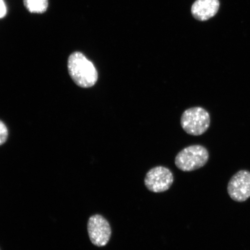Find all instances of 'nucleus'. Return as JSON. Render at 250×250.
Returning <instances> with one entry per match:
<instances>
[{"mask_svg": "<svg viewBox=\"0 0 250 250\" xmlns=\"http://www.w3.org/2000/svg\"><path fill=\"white\" fill-rule=\"evenodd\" d=\"M220 2L218 0H197L191 8L193 17L200 21H206L217 13Z\"/></svg>", "mask_w": 250, "mask_h": 250, "instance_id": "0eeeda50", "label": "nucleus"}, {"mask_svg": "<svg viewBox=\"0 0 250 250\" xmlns=\"http://www.w3.org/2000/svg\"><path fill=\"white\" fill-rule=\"evenodd\" d=\"M8 136L7 127L5 125L0 121V146L3 145L7 141Z\"/></svg>", "mask_w": 250, "mask_h": 250, "instance_id": "1a4fd4ad", "label": "nucleus"}, {"mask_svg": "<svg viewBox=\"0 0 250 250\" xmlns=\"http://www.w3.org/2000/svg\"><path fill=\"white\" fill-rule=\"evenodd\" d=\"M210 125V114L201 107L187 109L181 118V127L190 135H202L208 130Z\"/></svg>", "mask_w": 250, "mask_h": 250, "instance_id": "7ed1b4c3", "label": "nucleus"}, {"mask_svg": "<svg viewBox=\"0 0 250 250\" xmlns=\"http://www.w3.org/2000/svg\"><path fill=\"white\" fill-rule=\"evenodd\" d=\"M68 70L74 82L83 88L92 87L98 80L95 65L82 53L74 52L69 56Z\"/></svg>", "mask_w": 250, "mask_h": 250, "instance_id": "f257e3e1", "label": "nucleus"}, {"mask_svg": "<svg viewBox=\"0 0 250 250\" xmlns=\"http://www.w3.org/2000/svg\"><path fill=\"white\" fill-rule=\"evenodd\" d=\"M173 181V174L170 169L164 167H156L146 174L145 184L150 191L161 193L169 189Z\"/></svg>", "mask_w": 250, "mask_h": 250, "instance_id": "39448f33", "label": "nucleus"}, {"mask_svg": "<svg viewBox=\"0 0 250 250\" xmlns=\"http://www.w3.org/2000/svg\"><path fill=\"white\" fill-rule=\"evenodd\" d=\"M25 7L31 13L42 14L46 11L48 0H24Z\"/></svg>", "mask_w": 250, "mask_h": 250, "instance_id": "6e6552de", "label": "nucleus"}, {"mask_svg": "<svg viewBox=\"0 0 250 250\" xmlns=\"http://www.w3.org/2000/svg\"><path fill=\"white\" fill-rule=\"evenodd\" d=\"M7 11V7H6L4 0H0V19L5 17Z\"/></svg>", "mask_w": 250, "mask_h": 250, "instance_id": "9d476101", "label": "nucleus"}, {"mask_svg": "<svg viewBox=\"0 0 250 250\" xmlns=\"http://www.w3.org/2000/svg\"><path fill=\"white\" fill-rule=\"evenodd\" d=\"M228 192L231 199L237 202L250 198V172L240 170L234 174L228 183Z\"/></svg>", "mask_w": 250, "mask_h": 250, "instance_id": "423d86ee", "label": "nucleus"}, {"mask_svg": "<svg viewBox=\"0 0 250 250\" xmlns=\"http://www.w3.org/2000/svg\"><path fill=\"white\" fill-rule=\"evenodd\" d=\"M208 158L207 149L201 145H193L181 150L175 158V165L181 171H192L204 167Z\"/></svg>", "mask_w": 250, "mask_h": 250, "instance_id": "f03ea898", "label": "nucleus"}, {"mask_svg": "<svg viewBox=\"0 0 250 250\" xmlns=\"http://www.w3.org/2000/svg\"><path fill=\"white\" fill-rule=\"evenodd\" d=\"M87 232L93 245L104 247L107 245L111 236V228L108 221L102 215L95 214L89 218Z\"/></svg>", "mask_w": 250, "mask_h": 250, "instance_id": "20e7f679", "label": "nucleus"}]
</instances>
